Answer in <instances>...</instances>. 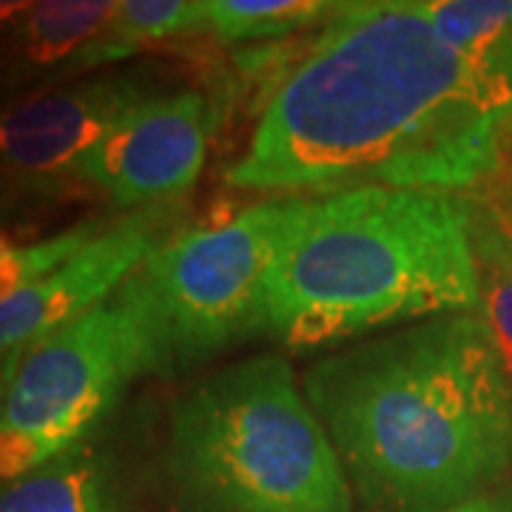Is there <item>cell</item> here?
<instances>
[{
	"label": "cell",
	"mask_w": 512,
	"mask_h": 512,
	"mask_svg": "<svg viewBox=\"0 0 512 512\" xmlns=\"http://www.w3.org/2000/svg\"><path fill=\"white\" fill-rule=\"evenodd\" d=\"M180 217V202H165L109 222L72 259L0 305V350L29 345L103 305L177 234Z\"/></svg>",
	"instance_id": "8"
},
{
	"label": "cell",
	"mask_w": 512,
	"mask_h": 512,
	"mask_svg": "<svg viewBox=\"0 0 512 512\" xmlns=\"http://www.w3.org/2000/svg\"><path fill=\"white\" fill-rule=\"evenodd\" d=\"M106 225V220H83L37 242H18L12 234L0 231V305L72 259Z\"/></svg>",
	"instance_id": "16"
},
{
	"label": "cell",
	"mask_w": 512,
	"mask_h": 512,
	"mask_svg": "<svg viewBox=\"0 0 512 512\" xmlns=\"http://www.w3.org/2000/svg\"><path fill=\"white\" fill-rule=\"evenodd\" d=\"M23 356H26V345L0 350V407L6 402V393H9V387L15 382V376H18V367L23 362Z\"/></svg>",
	"instance_id": "18"
},
{
	"label": "cell",
	"mask_w": 512,
	"mask_h": 512,
	"mask_svg": "<svg viewBox=\"0 0 512 512\" xmlns=\"http://www.w3.org/2000/svg\"><path fill=\"white\" fill-rule=\"evenodd\" d=\"M510 146V72L453 49L424 0H359L276 80L225 180L268 194H458L490 183Z\"/></svg>",
	"instance_id": "1"
},
{
	"label": "cell",
	"mask_w": 512,
	"mask_h": 512,
	"mask_svg": "<svg viewBox=\"0 0 512 512\" xmlns=\"http://www.w3.org/2000/svg\"><path fill=\"white\" fill-rule=\"evenodd\" d=\"M476 311L470 200L382 185L293 197L265 291V333L282 345Z\"/></svg>",
	"instance_id": "3"
},
{
	"label": "cell",
	"mask_w": 512,
	"mask_h": 512,
	"mask_svg": "<svg viewBox=\"0 0 512 512\" xmlns=\"http://www.w3.org/2000/svg\"><path fill=\"white\" fill-rule=\"evenodd\" d=\"M444 512H512V498L510 495H478L473 501H464Z\"/></svg>",
	"instance_id": "19"
},
{
	"label": "cell",
	"mask_w": 512,
	"mask_h": 512,
	"mask_svg": "<svg viewBox=\"0 0 512 512\" xmlns=\"http://www.w3.org/2000/svg\"><path fill=\"white\" fill-rule=\"evenodd\" d=\"M424 9L461 55L512 74V0H424Z\"/></svg>",
	"instance_id": "13"
},
{
	"label": "cell",
	"mask_w": 512,
	"mask_h": 512,
	"mask_svg": "<svg viewBox=\"0 0 512 512\" xmlns=\"http://www.w3.org/2000/svg\"><path fill=\"white\" fill-rule=\"evenodd\" d=\"M473 211V251L478 268V316L490 330L495 353L512 382V242L476 205Z\"/></svg>",
	"instance_id": "15"
},
{
	"label": "cell",
	"mask_w": 512,
	"mask_h": 512,
	"mask_svg": "<svg viewBox=\"0 0 512 512\" xmlns=\"http://www.w3.org/2000/svg\"><path fill=\"white\" fill-rule=\"evenodd\" d=\"M345 3L328 0H208V29L222 43H251L325 26Z\"/></svg>",
	"instance_id": "14"
},
{
	"label": "cell",
	"mask_w": 512,
	"mask_h": 512,
	"mask_svg": "<svg viewBox=\"0 0 512 512\" xmlns=\"http://www.w3.org/2000/svg\"><path fill=\"white\" fill-rule=\"evenodd\" d=\"M0 512H123L120 487L109 458L86 441L0 484Z\"/></svg>",
	"instance_id": "11"
},
{
	"label": "cell",
	"mask_w": 512,
	"mask_h": 512,
	"mask_svg": "<svg viewBox=\"0 0 512 512\" xmlns=\"http://www.w3.org/2000/svg\"><path fill=\"white\" fill-rule=\"evenodd\" d=\"M120 0H43L32 3L15 29L0 40V66L15 77L66 66L103 35Z\"/></svg>",
	"instance_id": "10"
},
{
	"label": "cell",
	"mask_w": 512,
	"mask_h": 512,
	"mask_svg": "<svg viewBox=\"0 0 512 512\" xmlns=\"http://www.w3.org/2000/svg\"><path fill=\"white\" fill-rule=\"evenodd\" d=\"M211 32L208 0H120L117 15L83 52L63 66L60 74L92 72L103 63L146 52L177 37Z\"/></svg>",
	"instance_id": "12"
},
{
	"label": "cell",
	"mask_w": 512,
	"mask_h": 512,
	"mask_svg": "<svg viewBox=\"0 0 512 512\" xmlns=\"http://www.w3.org/2000/svg\"><path fill=\"white\" fill-rule=\"evenodd\" d=\"M165 481L177 512H353L342 458L282 356H251L174 404Z\"/></svg>",
	"instance_id": "4"
},
{
	"label": "cell",
	"mask_w": 512,
	"mask_h": 512,
	"mask_svg": "<svg viewBox=\"0 0 512 512\" xmlns=\"http://www.w3.org/2000/svg\"><path fill=\"white\" fill-rule=\"evenodd\" d=\"M148 89L154 86L137 74H109L0 106V180L46 188L57 177H74L120 111Z\"/></svg>",
	"instance_id": "9"
},
{
	"label": "cell",
	"mask_w": 512,
	"mask_h": 512,
	"mask_svg": "<svg viewBox=\"0 0 512 512\" xmlns=\"http://www.w3.org/2000/svg\"><path fill=\"white\" fill-rule=\"evenodd\" d=\"M302 390L348 481L384 512L450 510L512 464V382L478 313L330 353Z\"/></svg>",
	"instance_id": "2"
},
{
	"label": "cell",
	"mask_w": 512,
	"mask_h": 512,
	"mask_svg": "<svg viewBox=\"0 0 512 512\" xmlns=\"http://www.w3.org/2000/svg\"><path fill=\"white\" fill-rule=\"evenodd\" d=\"M293 197L174 234L137 271L163 342L165 376L265 333V291Z\"/></svg>",
	"instance_id": "6"
},
{
	"label": "cell",
	"mask_w": 512,
	"mask_h": 512,
	"mask_svg": "<svg viewBox=\"0 0 512 512\" xmlns=\"http://www.w3.org/2000/svg\"><path fill=\"white\" fill-rule=\"evenodd\" d=\"M214 123L202 89H148L77 163L74 180L128 211L180 202L200 180Z\"/></svg>",
	"instance_id": "7"
},
{
	"label": "cell",
	"mask_w": 512,
	"mask_h": 512,
	"mask_svg": "<svg viewBox=\"0 0 512 512\" xmlns=\"http://www.w3.org/2000/svg\"><path fill=\"white\" fill-rule=\"evenodd\" d=\"M0 211H3V191H0Z\"/></svg>",
	"instance_id": "21"
},
{
	"label": "cell",
	"mask_w": 512,
	"mask_h": 512,
	"mask_svg": "<svg viewBox=\"0 0 512 512\" xmlns=\"http://www.w3.org/2000/svg\"><path fill=\"white\" fill-rule=\"evenodd\" d=\"M163 373V342L137 274L103 305L26 345L0 407V484L74 450L131 382Z\"/></svg>",
	"instance_id": "5"
},
{
	"label": "cell",
	"mask_w": 512,
	"mask_h": 512,
	"mask_svg": "<svg viewBox=\"0 0 512 512\" xmlns=\"http://www.w3.org/2000/svg\"><path fill=\"white\" fill-rule=\"evenodd\" d=\"M476 208L512 242V146L501 171L484 185V202Z\"/></svg>",
	"instance_id": "17"
},
{
	"label": "cell",
	"mask_w": 512,
	"mask_h": 512,
	"mask_svg": "<svg viewBox=\"0 0 512 512\" xmlns=\"http://www.w3.org/2000/svg\"><path fill=\"white\" fill-rule=\"evenodd\" d=\"M29 6V0H0V40L15 29V23L29 12Z\"/></svg>",
	"instance_id": "20"
}]
</instances>
